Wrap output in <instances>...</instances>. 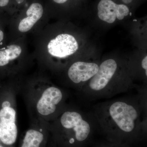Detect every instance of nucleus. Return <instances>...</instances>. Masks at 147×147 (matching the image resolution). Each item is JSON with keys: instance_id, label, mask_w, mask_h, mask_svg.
<instances>
[{"instance_id": "f257e3e1", "label": "nucleus", "mask_w": 147, "mask_h": 147, "mask_svg": "<svg viewBox=\"0 0 147 147\" xmlns=\"http://www.w3.org/2000/svg\"><path fill=\"white\" fill-rule=\"evenodd\" d=\"M93 114L105 139L135 147L147 136V91L98 103Z\"/></svg>"}, {"instance_id": "1a4fd4ad", "label": "nucleus", "mask_w": 147, "mask_h": 147, "mask_svg": "<svg viewBox=\"0 0 147 147\" xmlns=\"http://www.w3.org/2000/svg\"><path fill=\"white\" fill-rule=\"evenodd\" d=\"M97 9L98 18L108 24H113L116 18L123 20L130 13L127 6L118 4L112 0H100L98 5Z\"/></svg>"}, {"instance_id": "2eb2a0df", "label": "nucleus", "mask_w": 147, "mask_h": 147, "mask_svg": "<svg viewBox=\"0 0 147 147\" xmlns=\"http://www.w3.org/2000/svg\"><path fill=\"white\" fill-rule=\"evenodd\" d=\"M9 0H0V7L3 8L8 5Z\"/></svg>"}, {"instance_id": "9b49d317", "label": "nucleus", "mask_w": 147, "mask_h": 147, "mask_svg": "<svg viewBox=\"0 0 147 147\" xmlns=\"http://www.w3.org/2000/svg\"><path fill=\"white\" fill-rule=\"evenodd\" d=\"M22 49L19 45L12 44L0 49V67L7 66L19 57Z\"/></svg>"}, {"instance_id": "f03ea898", "label": "nucleus", "mask_w": 147, "mask_h": 147, "mask_svg": "<svg viewBox=\"0 0 147 147\" xmlns=\"http://www.w3.org/2000/svg\"><path fill=\"white\" fill-rule=\"evenodd\" d=\"M98 126L94 114L67 105L48 125L50 136L57 147H88Z\"/></svg>"}, {"instance_id": "6e6552de", "label": "nucleus", "mask_w": 147, "mask_h": 147, "mask_svg": "<svg viewBox=\"0 0 147 147\" xmlns=\"http://www.w3.org/2000/svg\"><path fill=\"white\" fill-rule=\"evenodd\" d=\"M79 45L75 38L70 34H62L51 40L47 45L50 55L63 58L73 55L78 50Z\"/></svg>"}, {"instance_id": "ddd939ff", "label": "nucleus", "mask_w": 147, "mask_h": 147, "mask_svg": "<svg viewBox=\"0 0 147 147\" xmlns=\"http://www.w3.org/2000/svg\"><path fill=\"white\" fill-rule=\"evenodd\" d=\"M142 66L143 69L145 71H147V56H146L142 60Z\"/></svg>"}, {"instance_id": "7ed1b4c3", "label": "nucleus", "mask_w": 147, "mask_h": 147, "mask_svg": "<svg viewBox=\"0 0 147 147\" xmlns=\"http://www.w3.org/2000/svg\"><path fill=\"white\" fill-rule=\"evenodd\" d=\"M24 92L32 119L49 123L68 105L67 92L53 85Z\"/></svg>"}, {"instance_id": "4468645a", "label": "nucleus", "mask_w": 147, "mask_h": 147, "mask_svg": "<svg viewBox=\"0 0 147 147\" xmlns=\"http://www.w3.org/2000/svg\"><path fill=\"white\" fill-rule=\"evenodd\" d=\"M5 34L2 28L0 26V45H1L3 41L4 40Z\"/></svg>"}, {"instance_id": "423d86ee", "label": "nucleus", "mask_w": 147, "mask_h": 147, "mask_svg": "<svg viewBox=\"0 0 147 147\" xmlns=\"http://www.w3.org/2000/svg\"><path fill=\"white\" fill-rule=\"evenodd\" d=\"M32 121V123L25 132L19 147H47L50 139L49 123L38 120Z\"/></svg>"}, {"instance_id": "f3484780", "label": "nucleus", "mask_w": 147, "mask_h": 147, "mask_svg": "<svg viewBox=\"0 0 147 147\" xmlns=\"http://www.w3.org/2000/svg\"><path fill=\"white\" fill-rule=\"evenodd\" d=\"M55 3L57 4H63L67 2L68 0H53Z\"/></svg>"}, {"instance_id": "9d476101", "label": "nucleus", "mask_w": 147, "mask_h": 147, "mask_svg": "<svg viewBox=\"0 0 147 147\" xmlns=\"http://www.w3.org/2000/svg\"><path fill=\"white\" fill-rule=\"evenodd\" d=\"M43 8L41 4L34 3L30 5L26 11V17L23 18L18 25L21 32H28L41 18L43 15Z\"/></svg>"}, {"instance_id": "0eeeda50", "label": "nucleus", "mask_w": 147, "mask_h": 147, "mask_svg": "<svg viewBox=\"0 0 147 147\" xmlns=\"http://www.w3.org/2000/svg\"><path fill=\"white\" fill-rule=\"evenodd\" d=\"M98 68L99 65L94 63L76 62L69 68L67 76L79 92L97 73Z\"/></svg>"}, {"instance_id": "f8f14e48", "label": "nucleus", "mask_w": 147, "mask_h": 147, "mask_svg": "<svg viewBox=\"0 0 147 147\" xmlns=\"http://www.w3.org/2000/svg\"><path fill=\"white\" fill-rule=\"evenodd\" d=\"M88 147H132L129 145L123 143H118L108 141L104 139L102 141H99L92 143Z\"/></svg>"}, {"instance_id": "39448f33", "label": "nucleus", "mask_w": 147, "mask_h": 147, "mask_svg": "<svg viewBox=\"0 0 147 147\" xmlns=\"http://www.w3.org/2000/svg\"><path fill=\"white\" fill-rule=\"evenodd\" d=\"M15 95L4 101L0 110V141L4 147H15L18 137Z\"/></svg>"}, {"instance_id": "dca6fc26", "label": "nucleus", "mask_w": 147, "mask_h": 147, "mask_svg": "<svg viewBox=\"0 0 147 147\" xmlns=\"http://www.w3.org/2000/svg\"><path fill=\"white\" fill-rule=\"evenodd\" d=\"M47 147H57L55 143L53 142V140L51 139L50 136V141H49V143H48Z\"/></svg>"}, {"instance_id": "20e7f679", "label": "nucleus", "mask_w": 147, "mask_h": 147, "mask_svg": "<svg viewBox=\"0 0 147 147\" xmlns=\"http://www.w3.org/2000/svg\"><path fill=\"white\" fill-rule=\"evenodd\" d=\"M118 69L117 61L106 60L99 66L98 71L79 92L89 100L109 98L126 92L130 87L115 81Z\"/></svg>"}, {"instance_id": "a211bd4d", "label": "nucleus", "mask_w": 147, "mask_h": 147, "mask_svg": "<svg viewBox=\"0 0 147 147\" xmlns=\"http://www.w3.org/2000/svg\"><path fill=\"white\" fill-rule=\"evenodd\" d=\"M133 0H122L123 3L125 4H129L131 3Z\"/></svg>"}]
</instances>
